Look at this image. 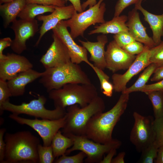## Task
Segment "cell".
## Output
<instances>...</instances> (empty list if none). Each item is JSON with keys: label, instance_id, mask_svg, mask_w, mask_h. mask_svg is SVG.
I'll return each mask as SVG.
<instances>
[{"label": "cell", "instance_id": "f35d334b", "mask_svg": "<svg viewBox=\"0 0 163 163\" xmlns=\"http://www.w3.org/2000/svg\"><path fill=\"white\" fill-rule=\"evenodd\" d=\"M154 91H163V79L153 84H146L141 88L139 91L145 93Z\"/></svg>", "mask_w": 163, "mask_h": 163}, {"label": "cell", "instance_id": "d590c367", "mask_svg": "<svg viewBox=\"0 0 163 163\" xmlns=\"http://www.w3.org/2000/svg\"><path fill=\"white\" fill-rule=\"evenodd\" d=\"M122 48L130 54L138 55L143 51L144 45L143 43L135 40Z\"/></svg>", "mask_w": 163, "mask_h": 163}, {"label": "cell", "instance_id": "f1b7e54d", "mask_svg": "<svg viewBox=\"0 0 163 163\" xmlns=\"http://www.w3.org/2000/svg\"><path fill=\"white\" fill-rule=\"evenodd\" d=\"M158 148L154 142L144 149L141 152V155L139 162L153 163L156 159Z\"/></svg>", "mask_w": 163, "mask_h": 163}, {"label": "cell", "instance_id": "b9f144b4", "mask_svg": "<svg viewBox=\"0 0 163 163\" xmlns=\"http://www.w3.org/2000/svg\"><path fill=\"white\" fill-rule=\"evenodd\" d=\"M163 79V64L158 67L155 70L150 80L152 82H158Z\"/></svg>", "mask_w": 163, "mask_h": 163}, {"label": "cell", "instance_id": "7402d4cb", "mask_svg": "<svg viewBox=\"0 0 163 163\" xmlns=\"http://www.w3.org/2000/svg\"><path fill=\"white\" fill-rule=\"evenodd\" d=\"M142 2L135 4L134 8L142 12L145 20L149 24L152 32V38L157 45L162 41L163 37V14L156 15L149 12L142 6Z\"/></svg>", "mask_w": 163, "mask_h": 163}, {"label": "cell", "instance_id": "5b68a950", "mask_svg": "<svg viewBox=\"0 0 163 163\" xmlns=\"http://www.w3.org/2000/svg\"><path fill=\"white\" fill-rule=\"evenodd\" d=\"M48 93L49 97L53 101L55 107L65 109L75 104L83 107L98 96L97 88L92 83H69Z\"/></svg>", "mask_w": 163, "mask_h": 163}, {"label": "cell", "instance_id": "9c48e42d", "mask_svg": "<svg viewBox=\"0 0 163 163\" xmlns=\"http://www.w3.org/2000/svg\"><path fill=\"white\" fill-rule=\"evenodd\" d=\"M134 123L130 132L129 139L139 152L154 142L155 133L154 119L151 116H143L136 112L133 114Z\"/></svg>", "mask_w": 163, "mask_h": 163}, {"label": "cell", "instance_id": "ee69618b", "mask_svg": "<svg viewBox=\"0 0 163 163\" xmlns=\"http://www.w3.org/2000/svg\"><path fill=\"white\" fill-rule=\"evenodd\" d=\"M66 2L69 1L74 7L75 10L78 13H80L83 11L81 3L80 0H65Z\"/></svg>", "mask_w": 163, "mask_h": 163}, {"label": "cell", "instance_id": "484cf974", "mask_svg": "<svg viewBox=\"0 0 163 163\" xmlns=\"http://www.w3.org/2000/svg\"><path fill=\"white\" fill-rule=\"evenodd\" d=\"M158 67L155 63H151L145 69L134 84L129 87L127 88L123 92L130 94L132 92L139 91L141 88L146 84Z\"/></svg>", "mask_w": 163, "mask_h": 163}, {"label": "cell", "instance_id": "ffe728a7", "mask_svg": "<svg viewBox=\"0 0 163 163\" xmlns=\"http://www.w3.org/2000/svg\"><path fill=\"white\" fill-rule=\"evenodd\" d=\"M43 73V72H40L31 69L20 72L8 80V86L12 96L23 95L25 93L26 86L40 78Z\"/></svg>", "mask_w": 163, "mask_h": 163}, {"label": "cell", "instance_id": "8d00e7d4", "mask_svg": "<svg viewBox=\"0 0 163 163\" xmlns=\"http://www.w3.org/2000/svg\"><path fill=\"white\" fill-rule=\"evenodd\" d=\"M12 96L7 81L0 79V106L9 101V97Z\"/></svg>", "mask_w": 163, "mask_h": 163}, {"label": "cell", "instance_id": "30bf717a", "mask_svg": "<svg viewBox=\"0 0 163 163\" xmlns=\"http://www.w3.org/2000/svg\"><path fill=\"white\" fill-rule=\"evenodd\" d=\"M9 117L18 123L27 125L36 131L41 138L43 145H50L55 134L62 129L65 124V117L57 120H39L36 118L31 119L22 117L18 115L11 114Z\"/></svg>", "mask_w": 163, "mask_h": 163}, {"label": "cell", "instance_id": "ba28073f", "mask_svg": "<svg viewBox=\"0 0 163 163\" xmlns=\"http://www.w3.org/2000/svg\"><path fill=\"white\" fill-rule=\"evenodd\" d=\"M68 137L73 140L72 146L66 151L68 155L73 151L79 150L83 152L86 157L85 163H100L104 155L113 149H117L121 145V142L117 139H113L110 142L102 144L96 142L85 135H70Z\"/></svg>", "mask_w": 163, "mask_h": 163}, {"label": "cell", "instance_id": "4316f807", "mask_svg": "<svg viewBox=\"0 0 163 163\" xmlns=\"http://www.w3.org/2000/svg\"><path fill=\"white\" fill-rule=\"evenodd\" d=\"M97 75L100 81L101 89L102 93L107 97H111L114 90L113 84L109 82V76L103 70L94 66L93 64L90 66Z\"/></svg>", "mask_w": 163, "mask_h": 163}, {"label": "cell", "instance_id": "ac0fdd59", "mask_svg": "<svg viewBox=\"0 0 163 163\" xmlns=\"http://www.w3.org/2000/svg\"><path fill=\"white\" fill-rule=\"evenodd\" d=\"M137 10L134 8L128 13L126 24L129 32L136 41L151 48L156 45L152 38L147 34L145 28L141 22Z\"/></svg>", "mask_w": 163, "mask_h": 163}, {"label": "cell", "instance_id": "f6af8a7d", "mask_svg": "<svg viewBox=\"0 0 163 163\" xmlns=\"http://www.w3.org/2000/svg\"><path fill=\"white\" fill-rule=\"evenodd\" d=\"M126 155V152H122L119 154L115 158H113L111 163H124V158Z\"/></svg>", "mask_w": 163, "mask_h": 163}, {"label": "cell", "instance_id": "ab89813d", "mask_svg": "<svg viewBox=\"0 0 163 163\" xmlns=\"http://www.w3.org/2000/svg\"><path fill=\"white\" fill-rule=\"evenodd\" d=\"M6 131L5 128L0 129V163H4L6 144L4 139V134Z\"/></svg>", "mask_w": 163, "mask_h": 163}, {"label": "cell", "instance_id": "d6986e66", "mask_svg": "<svg viewBox=\"0 0 163 163\" xmlns=\"http://www.w3.org/2000/svg\"><path fill=\"white\" fill-rule=\"evenodd\" d=\"M97 41L95 42L80 40L78 41L89 53V60L94 62V66L104 70L106 68L105 46L108 42V38L102 34L97 36Z\"/></svg>", "mask_w": 163, "mask_h": 163}, {"label": "cell", "instance_id": "7c38bea8", "mask_svg": "<svg viewBox=\"0 0 163 163\" xmlns=\"http://www.w3.org/2000/svg\"><path fill=\"white\" fill-rule=\"evenodd\" d=\"M10 28L15 34L10 47L16 53L20 54L27 49V41L33 37L38 31L37 20L35 19H16L12 23Z\"/></svg>", "mask_w": 163, "mask_h": 163}, {"label": "cell", "instance_id": "8fae6325", "mask_svg": "<svg viewBox=\"0 0 163 163\" xmlns=\"http://www.w3.org/2000/svg\"><path fill=\"white\" fill-rule=\"evenodd\" d=\"M150 49L144 45L143 51L136 56L134 61L125 73H114L112 75V84L115 92H123L129 81L151 63L150 61Z\"/></svg>", "mask_w": 163, "mask_h": 163}, {"label": "cell", "instance_id": "e575fe53", "mask_svg": "<svg viewBox=\"0 0 163 163\" xmlns=\"http://www.w3.org/2000/svg\"><path fill=\"white\" fill-rule=\"evenodd\" d=\"M144 0H118L115 7L114 17L120 15L126 8L132 4L142 2Z\"/></svg>", "mask_w": 163, "mask_h": 163}, {"label": "cell", "instance_id": "9a60e30c", "mask_svg": "<svg viewBox=\"0 0 163 163\" xmlns=\"http://www.w3.org/2000/svg\"><path fill=\"white\" fill-rule=\"evenodd\" d=\"M52 30L67 46L72 62L79 64L84 62L90 66L93 64L88 59L87 50L84 46L78 45L74 41L64 20L60 21Z\"/></svg>", "mask_w": 163, "mask_h": 163}, {"label": "cell", "instance_id": "7bdbcfd3", "mask_svg": "<svg viewBox=\"0 0 163 163\" xmlns=\"http://www.w3.org/2000/svg\"><path fill=\"white\" fill-rule=\"evenodd\" d=\"M117 149H113L110 150L105 156H104L100 163H111L113 157L117 153Z\"/></svg>", "mask_w": 163, "mask_h": 163}, {"label": "cell", "instance_id": "d6a6232c", "mask_svg": "<svg viewBox=\"0 0 163 163\" xmlns=\"http://www.w3.org/2000/svg\"><path fill=\"white\" fill-rule=\"evenodd\" d=\"M86 155L85 153L81 151L72 156H68L65 154L55 160V163H83Z\"/></svg>", "mask_w": 163, "mask_h": 163}, {"label": "cell", "instance_id": "8992f818", "mask_svg": "<svg viewBox=\"0 0 163 163\" xmlns=\"http://www.w3.org/2000/svg\"><path fill=\"white\" fill-rule=\"evenodd\" d=\"M46 101V98L42 95H39L37 99L32 100L28 103L23 102L18 105L12 104L8 101L0 106V115L6 110L18 115L25 114L35 118L50 120H57L64 117L66 113L65 108L57 107L53 110H48L44 106Z\"/></svg>", "mask_w": 163, "mask_h": 163}, {"label": "cell", "instance_id": "6da1fadb", "mask_svg": "<svg viewBox=\"0 0 163 163\" xmlns=\"http://www.w3.org/2000/svg\"><path fill=\"white\" fill-rule=\"evenodd\" d=\"M129 94L122 93L118 101L109 110L94 115L88 122L85 136L98 143L105 144L113 139V129L125 111L129 100Z\"/></svg>", "mask_w": 163, "mask_h": 163}, {"label": "cell", "instance_id": "e0dca14e", "mask_svg": "<svg viewBox=\"0 0 163 163\" xmlns=\"http://www.w3.org/2000/svg\"><path fill=\"white\" fill-rule=\"evenodd\" d=\"M76 11L71 4L62 7H55L54 10L47 15H40L37 17L38 20L42 22L40 28L39 36L35 46H37L44 35L52 30L61 21L70 18Z\"/></svg>", "mask_w": 163, "mask_h": 163}, {"label": "cell", "instance_id": "603a6c76", "mask_svg": "<svg viewBox=\"0 0 163 163\" xmlns=\"http://www.w3.org/2000/svg\"><path fill=\"white\" fill-rule=\"evenodd\" d=\"M27 4V0H14L0 5L1 15L5 28H7L11 23L17 19L18 15Z\"/></svg>", "mask_w": 163, "mask_h": 163}, {"label": "cell", "instance_id": "74e56055", "mask_svg": "<svg viewBox=\"0 0 163 163\" xmlns=\"http://www.w3.org/2000/svg\"><path fill=\"white\" fill-rule=\"evenodd\" d=\"M27 4L34 3L44 5H53L57 7L66 6L65 0H27Z\"/></svg>", "mask_w": 163, "mask_h": 163}, {"label": "cell", "instance_id": "5bb4252c", "mask_svg": "<svg viewBox=\"0 0 163 163\" xmlns=\"http://www.w3.org/2000/svg\"><path fill=\"white\" fill-rule=\"evenodd\" d=\"M136 56L126 52L113 40L109 42L105 51L106 68L113 72L127 69Z\"/></svg>", "mask_w": 163, "mask_h": 163}, {"label": "cell", "instance_id": "d4e9b609", "mask_svg": "<svg viewBox=\"0 0 163 163\" xmlns=\"http://www.w3.org/2000/svg\"><path fill=\"white\" fill-rule=\"evenodd\" d=\"M73 144L71 138L65 136L62 131L59 130L53 138L51 144L54 158H58L65 154Z\"/></svg>", "mask_w": 163, "mask_h": 163}, {"label": "cell", "instance_id": "bcb514c9", "mask_svg": "<svg viewBox=\"0 0 163 163\" xmlns=\"http://www.w3.org/2000/svg\"><path fill=\"white\" fill-rule=\"evenodd\" d=\"M154 162L155 163H163V146L158 148L157 156Z\"/></svg>", "mask_w": 163, "mask_h": 163}, {"label": "cell", "instance_id": "4dcf8cb0", "mask_svg": "<svg viewBox=\"0 0 163 163\" xmlns=\"http://www.w3.org/2000/svg\"><path fill=\"white\" fill-rule=\"evenodd\" d=\"M150 61L158 66L163 64V41L150 49Z\"/></svg>", "mask_w": 163, "mask_h": 163}, {"label": "cell", "instance_id": "7a4b0ae2", "mask_svg": "<svg viewBox=\"0 0 163 163\" xmlns=\"http://www.w3.org/2000/svg\"><path fill=\"white\" fill-rule=\"evenodd\" d=\"M4 139L6 149L4 163H37L39 139L28 131L6 133Z\"/></svg>", "mask_w": 163, "mask_h": 163}, {"label": "cell", "instance_id": "681fc988", "mask_svg": "<svg viewBox=\"0 0 163 163\" xmlns=\"http://www.w3.org/2000/svg\"><path fill=\"white\" fill-rule=\"evenodd\" d=\"M162 91V92H163V91Z\"/></svg>", "mask_w": 163, "mask_h": 163}, {"label": "cell", "instance_id": "277c9868", "mask_svg": "<svg viewBox=\"0 0 163 163\" xmlns=\"http://www.w3.org/2000/svg\"><path fill=\"white\" fill-rule=\"evenodd\" d=\"M39 82L48 92L71 83L90 84L91 82L79 64L71 61L53 68L46 69Z\"/></svg>", "mask_w": 163, "mask_h": 163}, {"label": "cell", "instance_id": "7dc6e473", "mask_svg": "<svg viewBox=\"0 0 163 163\" xmlns=\"http://www.w3.org/2000/svg\"><path fill=\"white\" fill-rule=\"evenodd\" d=\"M97 0H86L82 4V7L83 11H85V9L88 7H91L96 4L97 3Z\"/></svg>", "mask_w": 163, "mask_h": 163}, {"label": "cell", "instance_id": "60d3db41", "mask_svg": "<svg viewBox=\"0 0 163 163\" xmlns=\"http://www.w3.org/2000/svg\"><path fill=\"white\" fill-rule=\"evenodd\" d=\"M12 40L10 37H6L0 39V60L4 59L6 55L3 54V50L6 48L10 47Z\"/></svg>", "mask_w": 163, "mask_h": 163}, {"label": "cell", "instance_id": "4fadbf2b", "mask_svg": "<svg viewBox=\"0 0 163 163\" xmlns=\"http://www.w3.org/2000/svg\"><path fill=\"white\" fill-rule=\"evenodd\" d=\"M53 33V41L40 60L45 69L71 61L67 46L58 35L55 32Z\"/></svg>", "mask_w": 163, "mask_h": 163}, {"label": "cell", "instance_id": "f546056e", "mask_svg": "<svg viewBox=\"0 0 163 163\" xmlns=\"http://www.w3.org/2000/svg\"><path fill=\"white\" fill-rule=\"evenodd\" d=\"M37 152L40 163H52L55 158L51 145L45 146L40 144L38 145Z\"/></svg>", "mask_w": 163, "mask_h": 163}, {"label": "cell", "instance_id": "3957f363", "mask_svg": "<svg viewBox=\"0 0 163 163\" xmlns=\"http://www.w3.org/2000/svg\"><path fill=\"white\" fill-rule=\"evenodd\" d=\"M104 102L97 96L87 105L81 107L78 104L67 107L65 115V120L62 132L65 136L85 135L87 124L94 115L104 112Z\"/></svg>", "mask_w": 163, "mask_h": 163}, {"label": "cell", "instance_id": "2e32d148", "mask_svg": "<svg viewBox=\"0 0 163 163\" xmlns=\"http://www.w3.org/2000/svg\"><path fill=\"white\" fill-rule=\"evenodd\" d=\"M33 67V65L25 57L8 53L4 59L0 60V79L7 81Z\"/></svg>", "mask_w": 163, "mask_h": 163}, {"label": "cell", "instance_id": "83f0119b", "mask_svg": "<svg viewBox=\"0 0 163 163\" xmlns=\"http://www.w3.org/2000/svg\"><path fill=\"white\" fill-rule=\"evenodd\" d=\"M147 95L153 107L155 119L163 117V93L162 91H154L145 93Z\"/></svg>", "mask_w": 163, "mask_h": 163}, {"label": "cell", "instance_id": "1f68e13d", "mask_svg": "<svg viewBox=\"0 0 163 163\" xmlns=\"http://www.w3.org/2000/svg\"><path fill=\"white\" fill-rule=\"evenodd\" d=\"M154 128L155 133L154 143L159 148L163 146V117L154 119Z\"/></svg>", "mask_w": 163, "mask_h": 163}, {"label": "cell", "instance_id": "52a82bcc", "mask_svg": "<svg viewBox=\"0 0 163 163\" xmlns=\"http://www.w3.org/2000/svg\"><path fill=\"white\" fill-rule=\"evenodd\" d=\"M104 0H99L96 4L80 13L75 11L70 19L64 20L70 30V33L73 39L83 37L85 31L90 26L105 22L104 14L106 11Z\"/></svg>", "mask_w": 163, "mask_h": 163}, {"label": "cell", "instance_id": "836d02e7", "mask_svg": "<svg viewBox=\"0 0 163 163\" xmlns=\"http://www.w3.org/2000/svg\"><path fill=\"white\" fill-rule=\"evenodd\" d=\"M114 40L121 48L136 40L129 32H123L115 34L113 36Z\"/></svg>", "mask_w": 163, "mask_h": 163}, {"label": "cell", "instance_id": "cb8c5ba5", "mask_svg": "<svg viewBox=\"0 0 163 163\" xmlns=\"http://www.w3.org/2000/svg\"><path fill=\"white\" fill-rule=\"evenodd\" d=\"M56 7L34 3H27L19 14L18 17L22 19H35L36 16L45 13L52 12L54 10Z\"/></svg>", "mask_w": 163, "mask_h": 163}, {"label": "cell", "instance_id": "44dd1931", "mask_svg": "<svg viewBox=\"0 0 163 163\" xmlns=\"http://www.w3.org/2000/svg\"><path fill=\"white\" fill-rule=\"evenodd\" d=\"M127 20V16L126 15L114 17L111 20L105 21L102 24L94 26V29L91 30L88 34L91 35L99 33L115 34L123 32H129L126 24Z\"/></svg>", "mask_w": 163, "mask_h": 163}, {"label": "cell", "instance_id": "c3c4849f", "mask_svg": "<svg viewBox=\"0 0 163 163\" xmlns=\"http://www.w3.org/2000/svg\"><path fill=\"white\" fill-rule=\"evenodd\" d=\"M14 0H0V5L11 2Z\"/></svg>", "mask_w": 163, "mask_h": 163}]
</instances>
